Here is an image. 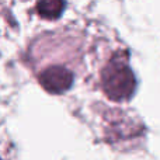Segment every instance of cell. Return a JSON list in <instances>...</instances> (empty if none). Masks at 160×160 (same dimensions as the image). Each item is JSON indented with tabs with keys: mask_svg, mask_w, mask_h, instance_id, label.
Masks as SVG:
<instances>
[{
	"mask_svg": "<svg viewBox=\"0 0 160 160\" xmlns=\"http://www.w3.org/2000/svg\"><path fill=\"white\" fill-rule=\"evenodd\" d=\"M66 0H38L37 2V14L45 20H56L62 16Z\"/></svg>",
	"mask_w": 160,
	"mask_h": 160,
	"instance_id": "cell-3",
	"label": "cell"
},
{
	"mask_svg": "<svg viewBox=\"0 0 160 160\" xmlns=\"http://www.w3.org/2000/svg\"><path fill=\"white\" fill-rule=\"evenodd\" d=\"M75 75L63 65H51L38 73V82L45 91L51 94H62L73 84Z\"/></svg>",
	"mask_w": 160,
	"mask_h": 160,
	"instance_id": "cell-2",
	"label": "cell"
},
{
	"mask_svg": "<svg viewBox=\"0 0 160 160\" xmlns=\"http://www.w3.org/2000/svg\"><path fill=\"white\" fill-rule=\"evenodd\" d=\"M101 86L112 101H128L136 90V79L128 65V55L118 52L107 62L101 72Z\"/></svg>",
	"mask_w": 160,
	"mask_h": 160,
	"instance_id": "cell-1",
	"label": "cell"
}]
</instances>
